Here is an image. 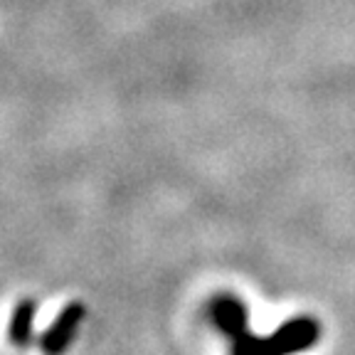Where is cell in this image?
Masks as SVG:
<instances>
[{
	"instance_id": "1",
	"label": "cell",
	"mask_w": 355,
	"mask_h": 355,
	"mask_svg": "<svg viewBox=\"0 0 355 355\" xmlns=\"http://www.w3.org/2000/svg\"><path fill=\"white\" fill-rule=\"evenodd\" d=\"M82 313H84L82 306H69V309L57 318V323L52 326V331L47 333V338H44V343H42L44 353L57 355L69 345L74 331H77V326L82 323Z\"/></svg>"
},
{
	"instance_id": "2",
	"label": "cell",
	"mask_w": 355,
	"mask_h": 355,
	"mask_svg": "<svg viewBox=\"0 0 355 355\" xmlns=\"http://www.w3.org/2000/svg\"><path fill=\"white\" fill-rule=\"evenodd\" d=\"M30 321H33V304L25 301L15 309V318L10 326V338L17 345H28L30 340Z\"/></svg>"
}]
</instances>
